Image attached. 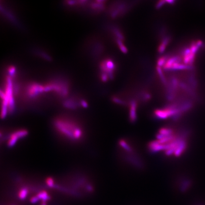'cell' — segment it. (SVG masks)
Returning a JSON list of instances; mask_svg holds the SVG:
<instances>
[{"mask_svg":"<svg viewBox=\"0 0 205 205\" xmlns=\"http://www.w3.org/2000/svg\"><path fill=\"white\" fill-rule=\"evenodd\" d=\"M39 200H39L38 197L36 195L35 196L31 197V200H30V201H31V203H33V204L37 203Z\"/></svg>","mask_w":205,"mask_h":205,"instance_id":"cell-18","label":"cell"},{"mask_svg":"<svg viewBox=\"0 0 205 205\" xmlns=\"http://www.w3.org/2000/svg\"><path fill=\"white\" fill-rule=\"evenodd\" d=\"M170 40L169 37L165 38H164L158 47V51L159 53H162L164 51L167 45H168V43L170 41Z\"/></svg>","mask_w":205,"mask_h":205,"instance_id":"cell-9","label":"cell"},{"mask_svg":"<svg viewBox=\"0 0 205 205\" xmlns=\"http://www.w3.org/2000/svg\"></svg>","mask_w":205,"mask_h":205,"instance_id":"cell-23","label":"cell"},{"mask_svg":"<svg viewBox=\"0 0 205 205\" xmlns=\"http://www.w3.org/2000/svg\"><path fill=\"white\" fill-rule=\"evenodd\" d=\"M157 70L158 74H159V76L160 77L162 81V82L164 84L166 83V80L164 76V74H163L161 68L159 67H157Z\"/></svg>","mask_w":205,"mask_h":205,"instance_id":"cell-13","label":"cell"},{"mask_svg":"<svg viewBox=\"0 0 205 205\" xmlns=\"http://www.w3.org/2000/svg\"><path fill=\"white\" fill-rule=\"evenodd\" d=\"M41 205H47L46 201H41Z\"/></svg>","mask_w":205,"mask_h":205,"instance_id":"cell-22","label":"cell"},{"mask_svg":"<svg viewBox=\"0 0 205 205\" xmlns=\"http://www.w3.org/2000/svg\"><path fill=\"white\" fill-rule=\"evenodd\" d=\"M100 69L102 73L106 74L110 79L114 78V70L115 69V64L111 59L104 60L100 64Z\"/></svg>","mask_w":205,"mask_h":205,"instance_id":"cell-5","label":"cell"},{"mask_svg":"<svg viewBox=\"0 0 205 205\" xmlns=\"http://www.w3.org/2000/svg\"><path fill=\"white\" fill-rule=\"evenodd\" d=\"M174 186L177 190L181 193L187 191L191 186V182L189 178L184 176H178L175 178Z\"/></svg>","mask_w":205,"mask_h":205,"instance_id":"cell-4","label":"cell"},{"mask_svg":"<svg viewBox=\"0 0 205 205\" xmlns=\"http://www.w3.org/2000/svg\"><path fill=\"white\" fill-rule=\"evenodd\" d=\"M8 73H9V75H10V77H11V76H14V75L15 74V73L16 72V69L15 68L14 66H11L10 67L8 68Z\"/></svg>","mask_w":205,"mask_h":205,"instance_id":"cell-17","label":"cell"},{"mask_svg":"<svg viewBox=\"0 0 205 205\" xmlns=\"http://www.w3.org/2000/svg\"><path fill=\"white\" fill-rule=\"evenodd\" d=\"M179 60H179V57H174L170 58L168 60H167V61L166 62L164 66V69H166V70L170 69L174 63L175 62H177V61H179Z\"/></svg>","mask_w":205,"mask_h":205,"instance_id":"cell-8","label":"cell"},{"mask_svg":"<svg viewBox=\"0 0 205 205\" xmlns=\"http://www.w3.org/2000/svg\"><path fill=\"white\" fill-rule=\"evenodd\" d=\"M191 136L190 130L179 122L169 123L160 128L149 142L148 151L165 160H178L187 151Z\"/></svg>","mask_w":205,"mask_h":205,"instance_id":"cell-1","label":"cell"},{"mask_svg":"<svg viewBox=\"0 0 205 205\" xmlns=\"http://www.w3.org/2000/svg\"><path fill=\"white\" fill-rule=\"evenodd\" d=\"M166 60L165 57H161V58H159V60L157 61V65H158V67H161L162 66H164L166 62Z\"/></svg>","mask_w":205,"mask_h":205,"instance_id":"cell-16","label":"cell"},{"mask_svg":"<svg viewBox=\"0 0 205 205\" xmlns=\"http://www.w3.org/2000/svg\"><path fill=\"white\" fill-rule=\"evenodd\" d=\"M29 190L27 188L23 187L20 188L18 192V197L21 200H23L27 197L28 195Z\"/></svg>","mask_w":205,"mask_h":205,"instance_id":"cell-11","label":"cell"},{"mask_svg":"<svg viewBox=\"0 0 205 205\" xmlns=\"http://www.w3.org/2000/svg\"><path fill=\"white\" fill-rule=\"evenodd\" d=\"M118 159L124 167L136 171H143L145 162L136 144L131 139H121L117 143Z\"/></svg>","mask_w":205,"mask_h":205,"instance_id":"cell-2","label":"cell"},{"mask_svg":"<svg viewBox=\"0 0 205 205\" xmlns=\"http://www.w3.org/2000/svg\"><path fill=\"white\" fill-rule=\"evenodd\" d=\"M166 2L168 3V4H170V5H173V4H174L175 2L174 1L171 0V1H166Z\"/></svg>","mask_w":205,"mask_h":205,"instance_id":"cell-21","label":"cell"},{"mask_svg":"<svg viewBox=\"0 0 205 205\" xmlns=\"http://www.w3.org/2000/svg\"><path fill=\"white\" fill-rule=\"evenodd\" d=\"M166 1H159V2L157 3L156 5V8L157 9H159L161 7H162V6L164 5L165 4Z\"/></svg>","mask_w":205,"mask_h":205,"instance_id":"cell-19","label":"cell"},{"mask_svg":"<svg viewBox=\"0 0 205 205\" xmlns=\"http://www.w3.org/2000/svg\"><path fill=\"white\" fill-rule=\"evenodd\" d=\"M46 183L49 187L53 188L55 186V182L54 179L51 177H49L46 179Z\"/></svg>","mask_w":205,"mask_h":205,"instance_id":"cell-15","label":"cell"},{"mask_svg":"<svg viewBox=\"0 0 205 205\" xmlns=\"http://www.w3.org/2000/svg\"><path fill=\"white\" fill-rule=\"evenodd\" d=\"M27 94L31 98H34L45 92L44 86L37 83L31 84L28 87Z\"/></svg>","mask_w":205,"mask_h":205,"instance_id":"cell-7","label":"cell"},{"mask_svg":"<svg viewBox=\"0 0 205 205\" xmlns=\"http://www.w3.org/2000/svg\"><path fill=\"white\" fill-rule=\"evenodd\" d=\"M36 196L38 197L39 200H41V201L47 202L50 200V195L47 192L45 191H41Z\"/></svg>","mask_w":205,"mask_h":205,"instance_id":"cell-10","label":"cell"},{"mask_svg":"<svg viewBox=\"0 0 205 205\" xmlns=\"http://www.w3.org/2000/svg\"><path fill=\"white\" fill-rule=\"evenodd\" d=\"M64 106L66 107L70 108V109L76 108V105L74 103V102L71 100H68L66 102L64 103Z\"/></svg>","mask_w":205,"mask_h":205,"instance_id":"cell-14","label":"cell"},{"mask_svg":"<svg viewBox=\"0 0 205 205\" xmlns=\"http://www.w3.org/2000/svg\"><path fill=\"white\" fill-rule=\"evenodd\" d=\"M80 105L81 106H82V107H84V108H86V107H87L88 106V104L87 102L85 100H81L80 102Z\"/></svg>","mask_w":205,"mask_h":205,"instance_id":"cell-20","label":"cell"},{"mask_svg":"<svg viewBox=\"0 0 205 205\" xmlns=\"http://www.w3.org/2000/svg\"><path fill=\"white\" fill-rule=\"evenodd\" d=\"M54 127L58 133L73 141L80 140L84 136L81 127L70 120L59 118L54 121Z\"/></svg>","mask_w":205,"mask_h":205,"instance_id":"cell-3","label":"cell"},{"mask_svg":"<svg viewBox=\"0 0 205 205\" xmlns=\"http://www.w3.org/2000/svg\"><path fill=\"white\" fill-rule=\"evenodd\" d=\"M116 43H117V45H118V46L120 50L123 53H127V47H126V46L124 45V44L123 43L122 41L117 38L116 40Z\"/></svg>","mask_w":205,"mask_h":205,"instance_id":"cell-12","label":"cell"},{"mask_svg":"<svg viewBox=\"0 0 205 205\" xmlns=\"http://www.w3.org/2000/svg\"><path fill=\"white\" fill-rule=\"evenodd\" d=\"M28 134V132L26 130H18L11 134L7 141V145L10 147L14 146L17 143L19 139L26 137Z\"/></svg>","mask_w":205,"mask_h":205,"instance_id":"cell-6","label":"cell"}]
</instances>
